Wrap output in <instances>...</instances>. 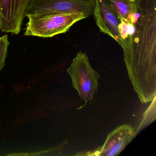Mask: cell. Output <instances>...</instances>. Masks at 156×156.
Wrapping results in <instances>:
<instances>
[{
    "instance_id": "obj_1",
    "label": "cell",
    "mask_w": 156,
    "mask_h": 156,
    "mask_svg": "<svg viewBox=\"0 0 156 156\" xmlns=\"http://www.w3.org/2000/svg\"><path fill=\"white\" fill-rule=\"evenodd\" d=\"M134 22L121 20L120 46L129 80L141 103L156 96V0H135Z\"/></svg>"
},
{
    "instance_id": "obj_2",
    "label": "cell",
    "mask_w": 156,
    "mask_h": 156,
    "mask_svg": "<svg viewBox=\"0 0 156 156\" xmlns=\"http://www.w3.org/2000/svg\"><path fill=\"white\" fill-rule=\"evenodd\" d=\"M29 19L24 35L51 38L69 30L74 23L86 19L82 12L60 15L26 14Z\"/></svg>"
},
{
    "instance_id": "obj_3",
    "label": "cell",
    "mask_w": 156,
    "mask_h": 156,
    "mask_svg": "<svg viewBox=\"0 0 156 156\" xmlns=\"http://www.w3.org/2000/svg\"><path fill=\"white\" fill-rule=\"evenodd\" d=\"M72 81V86L78 92L84 104L78 109L85 106L89 101H92L98 87L99 74L95 71L89 62L86 53L80 51L73 60L67 70Z\"/></svg>"
},
{
    "instance_id": "obj_4",
    "label": "cell",
    "mask_w": 156,
    "mask_h": 156,
    "mask_svg": "<svg viewBox=\"0 0 156 156\" xmlns=\"http://www.w3.org/2000/svg\"><path fill=\"white\" fill-rule=\"evenodd\" d=\"M95 0H30L26 14L60 15L82 12L93 15Z\"/></svg>"
},
{
    "instance_id": "obj_5",
    "label": "cell",
    "mask_w": 156,
    "mask_h": 156,
    "mask_svg": "<svg viewBox=\"0 0 156 156\" xmlns=\"http://www.w3.org/2000/svg\"><path fill=\"white\" fill-rule=\"evenodd\" d=\"M30 0H0V30L18 34Z\"/></svg>"
},
{
    "instance_id": "obj_6",
    "label": "cell",
    "mask_w": 156,
    "mask_h": 156,
    "mask_svg": "<svg viewBox=\"0 0 156 156\" xmlns=\"http://www.w3.org/2000/svg\"><path fill=\"white\" fill-rule=\"evenodd\" d=\"M136 130L131 125L125 124L114 129L108 135L101 147L85 155L96 156H117L135 137Z\"/></svg>"
},
{
    "instance_id": "obj_7",
    "label": "cell",
    "mask_w": 156,
    "mask_h": 156,
    "mask_svg": "<svg viewBox=\"0 0 156 156\" xmlns=\"http://www.w3.org/2000/svg\"><path fill=\"white\" fill-rule=\"evenodd\" d=\"M93 14L100 31L113 38L120 45L121 36L119 25L122 20L106 0H95Z\"/></svg>"
},
{
    "instance_id": "obj_8",
    "label": "cell",
    "mask_w": 156,
    "mask_h": 156,
    "mask_svg": "<svg viewBox=\"0 0 156 156\" xmlns=\"http://www.w3.org/2000/svg\"><path fill=\"white\" fill-rule=\"evenodd\" d=\"M119 17L129 23L134 22L137 11L135 0H106Z\"/></svg>"
},
{
    "instance_id": "obj_9",
    "label": "cell",
    "mask_w": 156,
    "mask_h": 156,
    "mask_svg": "<svg viewBox=\"0 0 156 156\" xmlns=\"http://www.w3.org/2000/svg\"><path fill=\"white\" fill-rule=\"evenodd\" d=\"M9 42L7 34L0 37V72L5 65Z\"/></svg>"
},
{
    "instance_id": "obj_10",
    "label": "cell",
    "mask_w": 156,
    "mask_h": 156,
    "mask_svg": "<svg viewBox=\"0 0 156 156\" xmlns=\"http://www.w3.org/2000/svg\"><path fill=\"white\" fill-rule=\"evenodd\" d=\"M0 23H1V20H0Z\"/></svg>"
}]
</instances>
